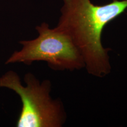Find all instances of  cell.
<instances>
[{"mask_svg":"<svg viewBox=\"0 0 127 127\" xmlns=\"http://www.w3.org/2000/svg\"><path fill=\"white\" fill-rule=\"evenodd\" d=\"M127 9V0H112L104 5H95L91 0H63L55 27L77 48L90 75L104 78L111 73V48L103 45L102 33L108 24Z\"/></svg>","mask_w":127,"mask_h":127,"instance_id":"1","label":"cell"},{"mask_svg":"<svg viewBox=\"0 0 127 127\" xmlns=\"http://www.w3.org/2000/svg\"><path fill=\"white\" fill-rule=\"evenodd\" d=\"M22 83L18 74L10 70L0 77V88L12 90L20 96L22 108L17 127H62L67 119L65 108L60 98L51 95V82L41 81L31 72H27Z\"/></svg>","mask_w":127,"mask_h":127,"instance_id":"2","label":"cell"},{"mask_svg":"<svg viewBox=\"0 0 127 127\" xmlns=\"http://www.w3.org/2000/svg\"><path fill=\"white\" fill-rule=\"evenodd\" d=\"M38 36L21 40V48L8 58L6 65L20 63L30 65L34 62H46L54 71L79 70L85 68L83 58L68 36L56 27L51 28L47 23L35 27Z\"/></svg>","mask_w":127,"mask_h":127,"instance_id":"3","label":"cell"}]
</instances>
